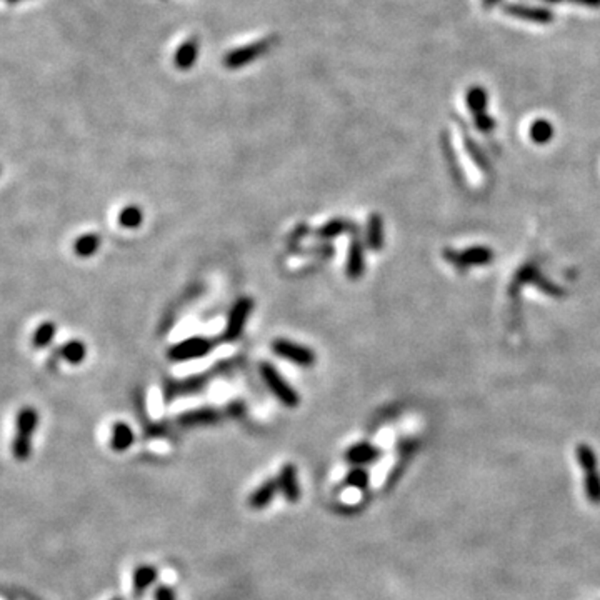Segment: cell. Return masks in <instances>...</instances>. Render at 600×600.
Instances as JSON below:
<instances>
[{
	"label": "cell",
	"instance_id": "cell-1",
	"mask_svg": "<svg viewBox=\"0 0 600 600\" xmlns=\"http://www.w3.org/2000/svg\"><path fill=\"white\" fill-rule=\"evenodd\" d=\"M39 425V412L34 407H24L17 415V432L12 441L10 450L15 460L26 462L32 455V437Z\"/></svg>",
	"mask_w": 600,
	"mask_h": 600
},
{
	"label": "cell",
	"instance_id": "cell-2",
	"mask_svg": "<svg viewBox=\"0 0 600 600\" xmlns=\"http://www.w3.org/2000/svg\"><path fill=\"white\" fill-rule=\"evenodd\" d=\"M261 376L270 392L274 394L275 398H277L282 405L289 407V409H295V407L300 404V396L297 394V390L283 379L281 372H279L272 364H261Z\"/></svg>",
	"mask_w": 600,
	"mask_h": 600
},
{
	"label": "cell",
	"instance_id": "cell-3",
	"mask_svg": "<svg viewBox=\"0 0 600 600\" xmlns=\"http://www.w3.org/2000/svg\"><path fill=\"white\" fill-rule=\"evenodd\" d=\"M277 37H265V39L257 40V42L247 44L244 47H238L230 51L227 55L224 57V65L230 71H236V69H242L244 65H247L254 60H257L258 57L264 55L265 52H269L270 48L277 44Z\"/></svg>",
	"mask_w": 600,
	"mask_h": 600
},
{
	"label": "cell",
	"instance_id": "cell-4",
	"mask_svg": "<svg viewBox=\"0 0 600 600\" xmlns=\"http://www.w3.org/2000/svg\"><path fill=\"white\" fill-rule=\"evenodd\" d=\"M213 348V342L205 337H191L182 342L172 345L168 348L167 357L170 362H188V360L205 357Z\"/></svg>",
	"mask_w": 600,
	"mask_h": 600
},
{
	"label": "cell",
	"instance_id": "cell-5",
	"mask_svg": "<svg viewBox=\"0 0 600 600\" xmlns=\"http://www.w3.org/2000/svg\"><path fill=\"white\" fill-rule=\"evenodd\" d=\"M254 310V302L250 297H240L233 303L232 309L229 312L227 324H225L224 340L225 342H236L240 339L242 332H244L247 320Z\"/></svg>",
	"mask_w": 600,
	"mask_h": 600
},
{
	"label": "cell",
	"instance_id": "cell-6",
	"mask_svg": "<svg viewBox=\"0 0 600 600\" xmlns=\"http://www.w3.org/2000/svg\"><path fill=\"white\" fill-rule=\"evenodd\" d=\"M272 351L275 355L282 357V359L289 360L290 364L299 365V367H312L315 364V352L306 345L292 342L287 339L274 340Z\"/></svg>",
	"mask_w": 600,
	"mask_h": 600
},
{
	"label": "cell",
	"instance_id": "cell-7",
	"mask_svg": "<svg viewBox=\"0 0 600 600\" xmlns=\"http://www.w3.org/2000/svg\"><path fill=\"white\" fill-rule=\"evenodd\" d=\"M445 261H449L452 265L459 267V269H466L470 265H486L491 264L494 254L488 247H470L464 252H454V250H445L443 252Z\"/></svg>",
	"mask_w": 600,
	"mask_h": 600
},
{
	"label": "cell",
	"instance_id": "cell-8",
	"mask_svg": "<svg viewBox=\"0 0 600 600\" xmlns=\"http://www.w3.org/2000/svg\"><path fill=\"white\" fill-rule=\"evenodd\" d=\"M279 492H281L283 499L289 504H297L302 495V488H300L297 467L294 464H285L277 475Z\"/></svg>",
	"mask_w": 600,
	"mask_h": 600
},
{
	"label": "cell",
	"instance_id": "cell-9",
	"mask_svg": "<svg viewBox=\"0 0 600 600\" xmlns=\"http://www.w3.org/2000/svg\"><path fill=\"white\" fill-rule=\"evenodd\" d=\"M504 12L511 17L527 20V22L536 24H549L554 20V14L549 9H542V7H529L520 6V3H507L504 6Z\"/></svg>",
	"mask_w": 600,
	"mask_h": 600
},
{
	"label": "cell",
	"instance_id": "cell-10",
	"mask_svg": "<svg viewBox=\"0 0 600 600\" xmlns=\"http://www.w3.org/2000/svg\"><path fill=\"white\" fill-rule=\"evenodd\" d=\"M380 459V450L371 442H357L345 452V462L352 467H365Z\"/></svg>",
	"mask_w": 600,
	"mask_h": 600
},
{
	"label": "cell",
	"instance_id": "cell-11",
	"mask_svg": "<svg viewBox=\"0 0 600 600\" xmlns=\"http://www.w3.org/2000/svg\"><path fill=\"white\" fill-rule=\"evenodd\" d=\"M347 277L352 281L360 279L365 272V247L362 238L359 236H353L351 247H348V258H347Z\"/></svg>",
	"mask_w": 600,
	"mask_h": 600
},
{
	"label": "cell",
	"instance_id": "cell-12",
	"mask_svg": "<svg viewBox=\"0 0 600 600\" xmlns=\"http://www.w3.org/2000/svg\"><path fill=\"white\" fill-rule=\"evenodd\" d=\"M279 494V484L277 479H267L258 486L252 494L249 495V507L252 511H264L274 502V499Z\"/></svg>",
	"mask_w": 600,
	"mask_h": 600
},
{
	"label": "cell",
	"instance_id": "cell-13",
	"mask_svg": "<svg viewBox=\"0 0 600 600\" xmlns=\"http://www.w3.org/2000/svg\"><path fill=\"white\" fill-rule=\"evenodd\" d=\"M525 282L536 283V285L540 287V289L547 290V294H550V295H561L558 292H562L557 285H554V283L545 281L544 275L538 272V269L536 265H525L524 269L517 272L515 282H513V285H512V294L515 292L517 287H522Z\"/></svg>",
	"mask_w": 600,
	"mask_h": 600
},
{
	"label": "cell",
	"instance_id": "cell-14",
	"mask_svg": "<svg viewBox=\"0 0 600 600\" xmlns=\"http://www.w3.org/2000/svg\"><path fill=\"white\" fill-rule=\"evenodd\" d=\"M219 418H220L219 410L211 409V407H202V409L184 412L179 418H177V422H179L182 427H197V425H211L213 422L219 421Z\"/></svg>",
	"mask_w": 600,
	"mask_h": 600
},
{
	"label": "cell",
	"instance_id": "cell-15",
	"mask_svg": "<svg viewBox=\"0 0 600 600\" xmlns=\"http://www.w3.org/2000/svg\"><path fill=\"white\" fill-rule=\"evenodd\" d=\"M159 577V570L150 564H142L135 567L132 572V592L137 597L145 594L154 585Z\"/></svg>",
	"mask_w": 600,
	"mask_h": 600
},
{
	"label": "cell",
	"instance_id": "cell-16",
	"mask_svg": "<svg viewBox=\"0 0 600 600\" xmlns=\"http://www.w3.org/2000/svg\"><path fill=\"white\" fill-rule=\"evenodd\" d=\"M135 442V434L132 427L125 422H117L114 424L112 429V437H110V447L115 452H125L134 445Z\"/></svg>",
	"mask_w": 600,
	"mask_h": 600
},
{
	"label": "cell",
	"instance_id": "cell-17",
	"mask_svg": "<svg viewBox=\"0 0 600 600\" xmlns=\"http://www.w3.org/2000/svg\"><path fill=\"white\" fill-rule=\"evenodd\" d=\"M365 242L371 250H380L384 247V220L379 213H372L369 217L367 230H365Z\"/></svg>",
	"mask_w": 600,
	"mask_h": 600
},
{
	"label": "cell",
	"instance_id": "cell-18",
	"mask_svg": "<svg viewBox=\"0 0 600 600\" xmlns=\"http://www.w3.org/2000/svg\"><path fill=\"white\" fill-rule=\"evenodd\" d=\"M197 53H199V40L188 39L187 42H184L175 53L177 69H180V71H188V69H191L195 62Z\"/></svg>",
	"mask_w": 600,
	"mask_h": 600
},
{
	"label": "cell",
	"instance_id": "cell-19",
	"mask_svg": "<svg viewBox=\"0 0 600 600\" xmlns=\"http://www.w3.org/2000/svg\"><path fill=\"white\" fill-rule=\"evenodd\" d=\"M59 355L62 357L65 362L77 365L84 362L85 355H87V347L82 340H69L62 347L59 348Z\"/></svg>",
	"mask_w": 600,
	"mask_h": 600
},
{
	"label": "cell",
	"instance_id": "cell-20",
	"mask_svg": "<svg viewBox=\"0 0 600 600\" xmlns=\"http://www.w3.org/2000/svg\"><path fill=\"white\" fill-rule=\"evenodd\" d=\"M98 247H100V236H97V233H84L73 244V252H76V256L87 258L92 257Z\"/></svg>",
	"mask_w": 600,
	"mask_h": 600
},
{
	"label": "cell",
	"instance_id": "cell-21",
	"mask_svg": "<svg viewBox=\"0 0 600 600\" xmlns=\"http://www.w3.org/2000/svg\"><path fill=\"white\" fill-rule=\"evenodd\" d=\"M468 110H470L472 114L480 115V114H486L487 109V92L484 87H470L467 90V96H466Z\"/></svg>",
	"mask_w": 600,
	"mask_h": 600
},
{
	"label": "cell",
	"instance_id": "cell-22",
	"mask_svg": "<svg viewBox=\"0 0 600 600\" xmlns=\"http://www.w3.org/2000/svg\"><path fill=\"white\" fill-rule=\"evenodd\" d=\"M530 139H532L536 143H547L552 141L554 137V125L550 124L549 121H545V118H537L536 122H532V125H530L529 129Z\"/></svg>",
	"mask_w": 600,
	"mask_h": 600
},
{
	"label": "cell",
	"instance_id": "cell-23",
	"mask_svg": "<svg viewBox=\"0 0 600 600\" xmlns=\"http://www.w3.org/2000/svg\"><path fill=\"white\" fill-rule=\"evenodd\" d=\"M57 326L53 322H44L35 328V334L32 337V344L35 348H45L55 339Z\"/></svg>",
	"mask_w": 600,
	"mask_h": 600
},
{
	"label": "cell",
	"instance_id": "cell-24",
	"mask_svg": "<svg viewBox=\"0 0 600 600\" xmlns=\"http://www.w3.org/2000/svg\"><path fill=\"white\" fill-rule=\"evenodd\" d=\"M369 484H371V475L365 467H352L345 475V486L357 488V491H365Z\"/></svg>",
	"mask_w": 600,
	"mask_h": 600
},
{
	"label": "cell",
	"instance_id": "cell-25",
	"mask_svg": "<svg viewBox=\"0 0 600 600\" xmlns=\"http://www.w3.org/2000/svg\"><path fill=\"white\" fill-rule=\"evenodd\" d=\"M583 487H585L587 499H589L592 504H600V474H599V470L585 472Z\"/></svg>",
	"mask_w": 600,
	"mask_h": 600
},
{
	"label": "cell",
	"instance_id": "cell-26",
	"mask_svg": "<svg viewBox=\"0 0 600 600\" xmlns=\"http://www.w3.org/2000/svg\"><path fill=\"white\" fill-rule=\"evenodd\" d=\"M577 460L579 466L582 467L583 474L590 470H597V455H595L594 449L587 443H581L577 447Z\"/></svg>",
	"mask_w": 600,
	"mask_h": 600
},
{
	"label": "cell",
	"instance_id": "cell-27",
	"mask_svg": "<svg viewBox=\"0 0 600 600\" xmlns=\"http://www.w3.org/2000/svg\"><path fill=\"white\" fill-rule=\"evenodd\" d=\"M142 211L137 205H129V207H125L124 211L121 212V215H118V222H121L122 227L125 229H137L139 225L142 224Z\"/></svg>",
	"mask_w": 600,
	"mask_h": 600
},
{
	"label": "cell",
	"instance_id": "cell-28",
	"mask_svg": "<svg viewBox=\"0 0 600 600\" xmlns=\"http://www.w3.org/2000/svg\"><path fill=\"white\" fill-rule=\"evenodd\" d=\"M347 222L337 219V220H330L327 222L324 227H320L319 230V236L322 238H334L337 236H340V233L345 232L347 230Z\"/></svg>",
	"mask_w": 600,
	"mask_h": 600
},
{
	"label": "cell",
	"instance_id": "cell-29",
	"mask_svg": "<svg viewBox=\"0 0 600 600\" xmlns=\"http://www.w3.org/2000/svg\"><path fill=\"white\" fill-rule=\"evenodd\" d=\"M474 122H475V127L480 130V132H491V130L495 129V118H492L491 115H487V114L475 115Z\"/></svg>",
	"mask_w": 600,
	"mask_h": 600
},
{
	"label": "cell",
	"instance_id": "cell-30",
	"mask_svg": "<svg viewBox=\"0 0 600 600\" xmlns=\"http://www.w3.org/2000/svg\"><path fill=\"white\" fill-rule=\"evenodd\" d=\"M154 600H177L175 590L167 583H160L154 590Z\"/></svg>",
	"mask_w": 600,
	"mask_h": 600
},
{
	"label": "cell",
	"instance_id": "cell-31",
	"mask_svg": "<svg viewBox=\"0 0 600 600\" xmlns=\"http://www.w3.org/2000/svg\"><path fill=\"white\" fill-rule=\"evenodd\" d=\"M545 2H570V3H577V6H583V7H592V9H597L600 7V0H545Z\"/></svg>",
	"mask_w": 600,
	"mask_h": 600
},
{
	"label": "cell",
	"instance_id": "cell-32",
	"mask_svg": "<svg viewBox=\"0 0 600 600\" xmlns=\"http://www.w3.org/2000/svg\"><path fill=\"white\" fill-rule=\"evenodd\" d=\"M500 2H502V0H482V3H484V7H486V9H491V7L499 6Z\"/></svg>",
	"mask_w": 600,
	"mask_h": 600
},
{
	"label": "cell",
	"instance_id": "cell-33",
	"mask_svg": "<svg viewBox=\"0 0 600 600\" xmlns=\"http://www.w3.org/2000/svg\"><path fill=\"white\" fill-rule=\"evenodd\" d=\"M112 600H124V599H122V597H114Z\"/></svg>",
	"mask_w": 600,
	"mask_h": 600
},
{
	"label": "cell",
	"instance_id": "cell-34",
	"mask_svg": "<svg viewBox=\"0 0 600 600\" xmlns=\"http://www.w3.org/2000/svg\"><path fill=\"white\" fill-rule=\"evenodd\" d=\"M0 172H2V167H0Z\"/></svg>",
	"mask_w": 600,
	"mask_h": 600
}]
</instances>
